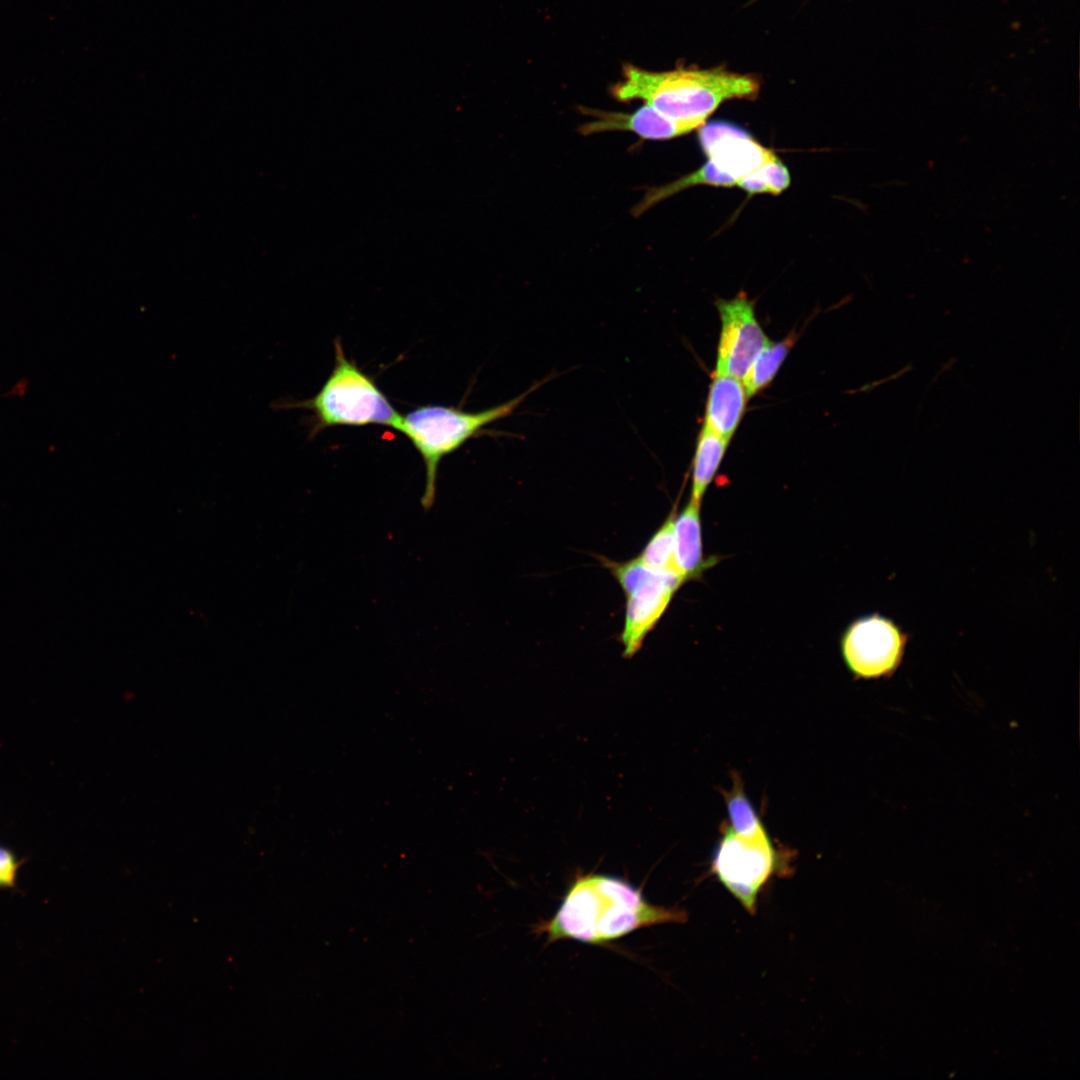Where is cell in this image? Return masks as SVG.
I'll use <instances>...</instances> for the list:
<instances>
[{
	"label": "cell",
	"mask_w": 1080,
	"mask_h": 1080,
	"mask_svg": "<svg viewBox=\"0 0 1080 1080\" xmlns=\"http://www.w3.org/2000/svg\"><path fill=\"white\" fill-rule=\"evenodd\" d=\"M687 912L652 905L628 881L609 875L578 876L567 890L554 916L539 924L536 932L546 943L575 940L605 945L638 929L666 923H683Z\"/></svg>",
	"instance_id": "obj_1"
},
{
	"label": "cell",
	"mask_w": 1080,
	"mask_h": 1080,
	"mask_svg": "<svg viewBox=\"0 0 1080 1080\" xmlns=\"http://www.w3.org/2000/svg\"><path fill=\"white\" fill-rule=\"evenodd\" d=\"M759 90L758 79L722 67L653 72L626 66L612 94L623 102L642 100L672 119L701 127L724 102L754 99Z\"/></svg>",
	"instance_id": "obj_2"
},
{
	"label": "cell",
	"mask_w": 1080,
	"mask_h": 1080,
	"mask_svg": "<svg viewBox=\"0 0 1080 1080\" xmlns=\"http://www.w3.org/2000/svg\"><path fill=\"white\" fill-rule=\"evenodd\" d=\"M335 362L316 395L302 401H276L274 409L305 408L312 411L311 434L335 427L383 425L394 428L400 415L372 377L350 360L339 338Z\"/></svg>",
	"instance_id": "obj_3"
},
{
	"label": "cell",
	"mask_w": 1080,
	"mask_h": 1080,
	"mask_svg": "<svg viewBox=\"0 0 1080 1080\" xmlns=\"http://www.w3.org/2000/svg\"><path fill=\"white\" fill-rule=\"evenodd\" d=\"M537 387L534 385L529 391L505 403L478 412L430 404L400 415L393 429L412 443L425 465V491L421 500L424 508L433 505L437 471L442 459L479 434L485 426L510 415Z\"/></svg>",
	"instance_id": "obj_4"
},
{
	"label": "cell",
	"mask_w": 1080,
	"mask_h": 1080,
	"mask_svg": "<svg viewBox=\"0 0 1080 1080\" xmlns=\"http://www.w3.org/2000/svg\"><path fill=\"white\" fill-rule=\"evenodd\" d=\"M711 872L745 911L754 915L769 880L790 870L786 855L776 849L767 831L742 835L725 826L712 854Z\"/></svg>",
	"instance_id": "obj_5"
},
{
	"label": "cell",
	"mask_w": 1080,
	"mask_h": 1080,
	"mask_svg": "<svg viewBox=\"0 0 1080 1080\" xmlns=\"http://www.w3.org/2000/svg\"><path fill=\"white\" fill-rule=\"evenodd\" d=\"M602 562L626 597L620 642L624 657H633L684 582L676 574L649 568L638 557L625 562L610 559H603Z\"/></svg>",
	"instance_id": "obj_6"
},
{
	"label": "cell",
	"mask_w": 1080,
	"mask_h": 1080,
	"mask_svg": "<svg viewBox=\"0 0 1080 1080\" xmlns=\"http://www.w3.org/2000/svg\"><path fill=\"white\" fill-rule=\"evenodd\" d=\"M906 635L878 614L861 617L846 629L841 650L849 670L858 678L886 677L895 672L905 649Z\"/></svg>",
	"instance_id": "obj_7"
},
{
	"label": "cell",
	"mask_w": 1080,
	"mask_h": 1080,
	"mask_svg": "<svg viewBox=\"0 0 1080 1080\" xmlns=\"http://www.w3.org/2000/svg\"><path fill=\"white\" fill-rule=\"evenodd\" d=\"M721 319L714 373L743 379L759 352L770 342L760 326L753 302L745 293L715 303Z\"/></svg>",
	"instance_id": "obj_8"
},
{
	"label": "cell",
	"mask_w": 1080,
	"mask_h": 1080,
	"mask_svg": "<svg viewBox=\"0 0 1080 1080\" xmlns=\"http://www.w3.org/2000/svg\"><path fill=\"white\" fill-rule=\"evenodd\" d=\"M698 141L726 188L736 187L741 179L777 156L742 128L724 121L702 125Z\"/></svg>",
	"instance_id": "obj_9"
},
{
	"label": "cell",
	"mask_w": 1080,
	"mask_h": 1080,
	"mask_svg": "<svg viewBox=\"0 0 1080 1080\" xmlns=\"http://www.w3.org/2000/svg\"><path fill=\"white\" fill-rule=\"evenodd\" d=\"M583 113L591 118L579 128L580 132L586 136L603 132L626 131L643 139L668 140L700 128L692 123L672 119L648 104L631 113L587 108H583Z\"/></svg>",
	"instance_id": "obj_10"
},
{
	"label": "cell",
	"mask_w": 1080,
	"mask_h": 1080,
	"mask_svg": "<svg viewBox=\"0 0 1080 1080\" xmlns=\"http://www.w3.org/2000/svg\"><path fill=\"white\" fill-rule=\"evenodd\" d=\"M747 398L742 380L714 373L703 427L729 441L743 417Z\"/></svg>",
	"instance_id": "obj_11"
},
{
	"label": "cell",
	"mask_w": 1080,
	"mask_h": 1080,
	"mask_svg": "<svg viewBox=\"0 0 1080 1080\" xmlns=\"http://www.w3.org/2000/svg\"><path fill=\"white\" fill-rule=\"evenodd\" d=\"M700 504L690 499L674 518V555L683 581L698 577L705 568L703 558Z\"/></svg>",
	"instance_id": "obj_12"
},
{
	"label": "cell",
	"mask_w": 1080,
	"mask_h": 1080,
	"mask_svg": "<svg viewBox=\"0 0 1080 1080\" xmlns=\"http://www.w3.org/2000/svg\"><path fill=\"white\" fill-rule=\"evenodd\" d=\"M728 440L702 427L697 439L692 470L691 500L701 503L727 449Z\"/></svg>",
	"instance_id": "obj_13"
},
{
	"label": "cell",
	"mask_w": 1080,
	"mask_h": 1080,
	"mask_svg": "<svg viewBox=\"0 0 1080 1080\" xmlns=\"http://www.w3.org/2000/svg\"><path fill=\"white\" fill-rule=\"evenodd\" d=\"M795 342L790 335L779 342L770 341L756 356L742 379L747 397L764 389L773 380Z\"/></svg>",
	"instance_id": "obj_14"
},
{
	"label": "cell",
	"mask_w": 1080,
	"mask_h": 1080,
	"mask_svg": "<svg viewBox=\"0 0 1080 1080\" xmlns=\"http://www.w3.org/2000/svg\"><path fill=\"white\" fill-rule=\"evenodd\" d=\"M674 518L675 513L672 511L668 518L652 535L638 558L651 569L673 573L682 579L674 555Z\"/></svg>",
	"instance_id": "obj_15"
},
{
	"label": "cell",
	"mask_w": 1080,
	"mask_h": 1080,
	"mask_svg": "<svg viewBox=\"0 0 1080 1080\" xmlns=\"http://www.w3.org/2000/svg\"><path fill=\"white\" fill-rule=\"evenodd\" d=\"M791 182L790 173L781 159L776 156L756 171L741 179L737 186L749 195H778L786 190Z\"/></svg>",
	"instance_id": "obj_16"
},
{
	"label": "cell",
	"mask_w": 1080,
	"mask_h": 1080,
	"mask_svg": "<svg viewBox=\"0 0 1080 1080\" xmlns=\"http://www.w3.org/2000/svg\"><path fill=\"white\" fill-rule=\"evenodd\" d=\"M728 811V827L742 835H755L766 831L752 804L743 792V787L738 778L735 779L733 788L725 794Z\"/></svg>",
	"instance_id": "obj_17"
}]
</instances>
